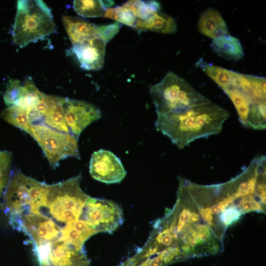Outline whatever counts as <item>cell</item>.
Returning a JSON list of instances; mask_svg holds the SVG:
<instances>
[{"label":"cell","instance_id":"1","mask_svg":"<svg viewBox=\"0 0 266 266\" xmlns=\"http://www.w3.org/2000/svg\"><path fill=\"white\" fill-rule=\"evenodd\" d=\"M229 112L211 101L158 115L156 130L183 149L191 142L219 133Z\"/></svg>","mask_w":266,"mask_h":266},{"label":"cell","instance_id":"2","mask_svg":"<svg viewBox=\"0 0 266 266\" xmlns=\"http://www.w3.org/2000/svg\"><path fill=\"white\" fill-rule=\"evenodd\" d=\"M57 33L50 9L40 0H20L12 35L14 43L24 47Z\"/></svg>","mask_w":266,"mask_h":266},{"label":"cell","instance_id":"3","mask_svg":"<svg viewBox=\"0 0 266 266\" xmlns=\"http://www.w3.org/2000/svg\"><path fill=\"white\" fill-rule=\"evenodd\" d=\"M149 91L157 116L211 101L171 71L167 72L161 81L152 86Z\"/></svg>","mask_w":266,"mask_h":266},{"label":"cell","instance_id":"4","mask_svg":"<svg viewBox=\"0 0 266 266\" xmlns=\"http://www.w3.org/2000/svg\"><path fill=\"white\" fill-rule=\"evenodd\" d=\"M47 185L21 172L13 175L4 195L6 212L9 218L29 214H41L46 206Z\"/></svg>","mask_w":266,"mask_h":266},{"label":"cell","instance_id":"5","mask_svg":"<svg viewBox=\"0 0 266 266\" xmlns=\"http://www.w3.org/2000/svg\"><path fill=\"white\" fill-rule=\"evenodd\" d=\"M81 175L48 185L46 206L52 217L66 224L80 219L90 197L80 187Z\"/></svg>","mask_w":266,"mask_h":266},{"label":"cell","instance_id":"6","mask_svg":"<svg viewBox=\"0 0 266 266\" xmlns=\"http://www.w3.org/2000/svg\"><path fill=\"white\" fill-rule=\"evenodd\" d=\"M28 133L42 148L50 165L56 167L59 161L68 157L80 159L77 140L64 133L39 123L31 124Z\"/></svg>","mask_w":266,"mask_h":266},{"label":"cell","instance_id":"7","mask_svg":"<svg viewBox=\"0 0 266 266\" xmlns=\"http://www.w3.org/2000/svg\"><path fill=\"white\" fill-rule=\"evenodd\" d=\"M80 219L97 233L113 232L124 220L122 209L116 203L90 197L85 203Z\"/></svg>","mask_w":266,"mask_h":266},{"label":"cell","instance_id":"8","mask_svg":"<svg viewBox=\"0 0 266 266\" xmlns=\"http://www.w3.org/2000/svg\"><path fill=\"white\" fill-rule=\"evenodd\" d=\"M12 226L26 233L33 245L59 239L61 230L50 218L42 214H29L9 218Z\"/></svg>","mask_w":266,"mask_h":266},{"label":"cell","instance_id":"9","mask_svg":"<svg viewBox=\"0 0 266 266\" xmlns=\"http://www.w3.org/2000/svg\"><path fill=\"white\" fill-rule=\"evenodd\" d=\"M60 99L69 133L77 139L87 126L101 117L100 110L90 103L68 98Z\"/></svg>","mask_w":266,"mask_h":266},{"label":"cell","instance_id":"10","mask_svg":"<svg viewBox=\"0 0 266 266\" xmlns=\"http://www.w3.org/2000/svg\"><path fill=\"white\" fill-rule=\"evenodd\" d=\"M89 169L93 178L107 184L120 183L126 175L120 159L111 151L104 149L92 154Z\"/></svg>","mask_w":266,"mask_h":266},{"label":"cell","instance_id":"11","mask_svg":"<svg viewBox=\"0 0 266 266\" xmlns=\"http://www.w3.org/2000/svg\"><path fill=\"white\" fill-rule=\"evenodd\" d=\"M106 44L102 39L95 38L73 44L71 50L82 69L99 70L104 64Z\"/></svg>","mask_w":266,"mask_h":266},{"label":"cell","instance_id":"12","mask_svg":"<svg viewBox=\"0 0 266 266\" xmlns=\"http://www.w3.org/2000/svg\"><path fill=\"white\" fill-rule=\"evenodd\" d=\"M50 266H86L89 260L83 249L77 248L60 239L50 244Z\"/></svg>","mask_w":266,"mask_h":266},{"label":"cell","instance_id":"13","mask_svg":"<svg viewBox=\"0 0 266 266\" xmlns=\"http://www.w3.org/2000/svg\"><path fill=\"white\" fill-rule=\"evenodd\" d=\"M62 20L72 44L93 38H100L99 26L71 16L63 15Z\"/></svg>","mask_w":266,"mask_h":266},{"label":"cell","instance_id":"14","mask_svg":"<svg viewBox=\"0 0 266 266\" xmlns=\"http://www.w3.org/2000/svg\"><path fill=\"white\" fill-rule=\"evenodd\" d=\"M198 29L201 33L212 39L229 34L227 25L220 13L212 8L200 15Z\"/></svg>","mask_w":266,"mask_h":266},{"label":"cell","instance_id":"15","mask_svg":"<svg viewBox=\"0 0 266 266\" xmlns=\"http://www.w3.org/2000/svg\"><path fill=\"white\" fill-rule=\"evenodd\" d=\"M133 28L138 31L147 30L163 34L174 33L177 29L175 19L160 11L147 19H137Z\"/></svg>","mask_w":266,"mask_h":266},{"label":"cell","instance_id":"16","mask_svg":"<svg viewBox=\"0 0 266 266\" xmlns=\"http://www.w3.org/2000/svg\"><path fill=\"white\" fill-rule=\"evenodd\" d=\"M97 233L80 219L66 224L61 230L60 239L79 249L92 235Z\"/></svg>","mask_w":266,"mask_h":266},{"label":"cell","instance_id":"17","mask_svg":"<svg viewBox=\"0 0 266 266\" xmlns=\"http://www.w3.org/2000/svg\"><path fill=\"white\" fill-rule=\"evenodd\" d=\"M211 46L219 56L227 60L237 61L244 55L239 39L229 34L213 39Z\"/></svg>","mask_w":266,"mask_h":266},{"label":"cell","instance_id":"18","mask_svg":"<svg viewBox=\"0 0 266 266\" xmlns=\"http://www.w3.org/2000/svg\"><path fill=\"white\" fill-rule=\"evenodd\" d=\"M47 109L43 124L56 130L69 133L66 123L60 97L47 95Z\"/></svg>","mask_w":266,"mask_h":266},{"label":"cell","instance_id":"19","mask_svg":"<svg viewBox=\"0 0 266 266\" xmlns=\"http://www.w3.org/2000/svg\"><path fill=\"white\" fill-rule=\"evenodd\" d=\"M114 3L111 0H75L73 7L81 17L95 18L103 16L106 10Z\"/></svg>","mask_w":266,"mask_h":266},{"label":"cell","instance_id":"20","mask_svg":"<svg viewBox=\"0 0 266 266\" xmlns=\"http://www.w3.org/2000/svg\"><path fill=\"white\" fill-rule=\"evenodd\" d=\"M123 6L129 9L137 19L145 20L160 11V3L156 0H128Z\"/></svg>","mask_w":266,"mask_h":266},{"label":"cell","instance_id":"21","mask_svg":"<svg viewBox=\"0 0 266 266\" xmlns=\"http://www.w3.org/2000/svg\"><path fill=\"white\" fill-rule=\"evenodd\" d=\"M1 117L11 125L28 133L31 124L26 110L16 105L10 106L1 112Z\"/></svg>","mask_w":266,"mask_h":266},{"label":"cell","instance_id":"22","mask_svg":"<svg viewBox=\"0 0 266 266\" xmlns=\"http://www.w3.org/2000/svg\"><path fill=\"white\" fill-rule=\"evenodd\" d=\"M202 69L223 90L232 85L236 72L210 64L203 65Z\"/></svg>","mask_w":266,"mask_h":266},{"label":"cell","instance_id":"23","mask_svg":"<svg viewBox=\"0 0 266 266\" xmlns=\"http://www.w3.org/2000/svg\"><path fill=\"white\" fill-rule=\"evenodd\" d=\"M44 94L41 93L30 79L25 81L22 95L16 104L26 110L27 112L35 107L42 98Z\"/></svg>","mask_w":266,"mask_h":266},{"label":"cell","instance_id":"24","mask_svg":"<svg viewBox=\"0 0 266 266\" xmlns=\"http://www.w3.org/2000/svg\"><path fill=\"white\" fill-rule=\"evenodd\" d=\"M103 17L133 28H134L137 20L133 14L123 5L107 9Z\"/></svg>","mask_w":266,"mask_h":266},{"label":"cell","instance_id":"25","mask_svg":"<svg viewBox=\"0 0 266 266\" xmlns=\"http://www.w3.org/2000/svg\"><path fill=\"white\" fill-rule=\"evenodd\" d=\"M23 92V86L18 80H9L3 99L8 106L16 105L20 99Z\"/></svg>","mask_w":266,"mask_h":266},{"label":"cell","instance_id":"26","mask_svg":"<svg viewBox=\"0 0 266 266\" xmlns=\"http://www.w3.org/2000/svg\"><path fill=\"white\" fill-rule=\"evenodd\" d=\"M11 159L10 153L0 151V197L7 185V174Z\"/></svg>","mask_w":266,"mask_h":266},{"label":"cell","instance_id":"27","mask_svg":"<svg viewBox=\"0 0 266 266\" xmlns=\"http://www.w3.org/2000/svg\"><path fill=\"white\" fill-rule=\"evenodd\" d=\"M120 28L118 22L104 26H99V37L106 43L109 42L117 33Z\"/></svg>","mask_w":266,"mask_h":266},{"label":"cell","instance_id":"28","mask_svg":"<svg viewBox=\"0 0 266 266\" xmlns=\"http://www.w3.org/2000/svg\"><path fill=\"white\" fill-rule=\"evenodd\" d=\"M246 76L257 93L266 98V78L253 75L246 74Z\"/></svg>","mask_w":266,"mask_h":266}]
</instances>
